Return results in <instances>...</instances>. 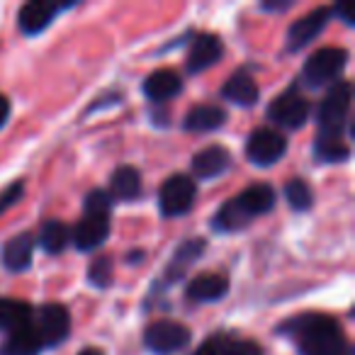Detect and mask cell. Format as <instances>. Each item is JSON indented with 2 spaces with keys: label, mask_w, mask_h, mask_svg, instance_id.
<instances>
[{
  "label": "cell",
  "mask_w": 355,
  "mask_h": 355,
  "mask_svg": "<svg viewBox=\"0 0 355 355\" xmlns=\"http://www.w3.org/2000/svg\"><path fill=\"white\" fill-rule=\"evenodd\" d=\"M205 246H207V243H205L202 239H190V241H185L183 246L178 248L175 258H173V263L168 266V280L173 282V280H178V277H183L185 270L202 256Z\"/></svg>",
  "instance_id": "cell-23"
},
{
  "label": "cell",
  "mask_w": 355,
  "mask_h": 355,
  "mask_svg": "<svg viewBox=\"0 0 355 355\" xmlns=\"http://www.w3.org/2000/svg\"><path fill=\"white\" fill-rule=\"evenodd\" d=\"M229 340H232V334H214L195 350V355H224L227 353Z\"/></svg>",
  "instance_id": "cell-28"
},
{
  "label": "cell",
  "mask_w": 355,
  "mask_h": 355,
  "mask_svg": "<svg viewBox=\"0 0 355 355\" xmlns=\"http://www.w3.org/2000/svg\"><path fill=\"white\" fill-rule=\"evenodd\" d=\"M69 239H71V229L66 227L64 222H59V219H49V222L42 224L40 243L46 253H51V256L64 251V248L69 246Z\"/></svg>",
  "instance_id": "cell-24"
},
{
  "label": "cell",
  "mask_w": 355,
  "mask_h": 355,
  "mask_svg": "<svg viewBox=\"0 0 355 355\" xmlns=\"http://www.w3.org/2000/svg\"><path fill=\"white\" fill-rule=\"evenodd\" d=\"M78 355H103V350H98V348H85V350H80Z\"/></svg>",
  "instance_id": "cell-35"
},
{
  "label": "cell",
  "mask_w": 355,
  "mask_h": 355,
  "mask_svg": "<svg viewBox=\"0 0 355 355\" xmlns=\"http://www.w3.org/2000/svg\"><path fill=\"white\" fill-rule=\"evenodd\" d=\"M285 198L290 202V207L297 209V212H306L314 205V193H311L309 183L302 180V178H292L290 183L285 185Z\"/></svg>",
  "instance_id": "cell-25"
},
{
  "label": "cell",
  "mask_w": 355,
  "mask_h": 355,
  "mask_svg": "<svg viewBox=\"0 0 355 355\" xmlns=\"http://www.w3.org/2000/svg\"><path fill=\"white\" fill-rule=\"evenodd\" d=\"M22 195H25V183L22 180H15L6 190H0V214H6V209H10L12 205L20 202Z\"/></svg>",
  "instance_id": "cell-29"
},
{
  "label": "cell",
  "mask_w": 355,
  "mask_h": 355,
  "mask_svg": "<svg viewBox=\"0 0 355 355\" xmlns=\"http://www.w3.org/2000/svg\"><path fill=\"white\" fill-rule=\"evenodd\" d=\"M232 166V156L224 146H207L193 158V173L200 178H217Z\"/></svg>",
  "instance_id": "cell-17"
},
{
  "label": "cell",
  "mask_w": 355,
  "mask_h": 355,
  "mask_svg": "<svg viewBox=\"0 0 355 355\" xmlns=\"http://www.w3.org/2000/svg\"><path fill=\"white\" fill-rule=\"evenodd\" d=\"M227 122V112L219 105H200L193 107L185 117V129L188 132H212Z\"/></svg>",
  "instance_id": "cell-21"
},
{
  "label": "cell",
  "mask_w": 355,
  "mask_h": 355,
  "mask_svg": "<svg viewBox=\"0 0 355 355\" xmlns=\"http://www.w3.org/2000/svg\"><path fill=\"white\" fill-rule=\"evenodd\" d=\"M314 153L319 161L326 163H336V161H345L350 153L348 144L345 141H324V139H316L314 144Z\"/></svg>",
  "instance_id": "cell-26"
},
{
  "label": "cell",
  "mask_w": 355,
  "mask_h": 355,
  "mask_svg": "<svg viewBox=\"0 0 355 355\" xmlns=\"http://www.w3.org/2000/svg\"><path fill=\"white\" fill-rule=\"evenodd\" d=\"M141 193V175L134 166H122L110 178V198L112 200H137Z\"/></svg>",
  "instance_id": "cell-19"
},
{
  "label": "cell",
  "mask_w": 355,
  "mask_h": 355,
  "mask_svg": "<svg viewBox=\"0 0 355 355\" xmlns=\"http://www.w3.org/2000/svg\"><path fill=\"white\" fill-rule=\"evenodd\" d=\"M224 355H263V348L258 343H253V340L232 336V340H229V345H227V353Z\"/></svg>",
  "instance_id": "cell-31"
},
{
  "label": "cell",
  "mask_w": 355,
  "mask_h": 355,
  "mask_svg": "<svg viewBox=\"0 0 355 355\" xmlns=\"http://www.w3.org/2000/svg\"><path fill=\"white\" fill-rule=\"evenodd\" d=\"M258 95H261V90H258L256 80H253L248 73H243V71L241 73H234L222 88V98H227L229 103L243 105V107L256 105Z\"/></svg>",
  "instance_id": "cell-18"
},
{
  "label": "cell",
  "mask_w": 355,
  "mask_h": 355,
  "mask_svg": "<svg viewBox=\"0 0 355 355\" xmlns=\"http://www.w3.org/2000/svg\"><path fill=\"white\" fill-rule=\"evenodd\" d=\"M229 292V277L224 272H205L188 285V297L193 302H217Z\"/></svg>",
  "instance_id": "cell-15"
},
{
  "label": "cell",
  "mask_w": 355,
  "mask_h": 355,
  "mask_svg": "<svg viewBox=\"0 0 355 355\" xmlns=\"http://www.w3.org/2000/svg\"><path fill=\"white\" fill-rule=\"evenodd\" d=\"M8 117H10V100L6 95H0V129L6 127Z\"/></svg>",
  "instance_id": "cell-32"
},
{
  "label": "cell",
  "mask_w": 355,
  "mask_h": 355,
  "mask_svg": "<svg viewBox=\"0 0 355 355\" xmlns=\"http://www.w3.org/2000/svg\"><path fill=\"white\" fill-rule=\"evenodd\" d=\"M224 54V44L217 35H200L198 40L193 42L188 54V71L198 73V71H205L209 66H214Z\"/></svg>",
  "instance_id": "cell-13"
},
{
  "label": "cell",
  "mask_w": 355,
  "mask_h": 355,
  "mask_svg": "<svg viewBox=\"0 0 355 355\" xmlns=\"http://www.w3.org/2000/svg\"><path fill=\"white\" fill-rule=\"evenodd\" d=\"M287 151V139L285 134H280L277 129H256V132L248 137L246 153L248 161L256 163V166H272L277 163Z\"/></svg>",
  "instance_id": "cell-8"
},
{
  "label": "cell",
  "mask_w": 355,
  "mask_h": 355,
  "mask_svg": "<svg viewBox=\"0 0 355 355\" xmlns=\"http://www.w3.org/2000/svg\"><path fill=\"white\" fill-rule=\"evenodd\" d=\"M112 209V198H110L105 190H93L85 200V212H95V214H110Z\"/></svg>",
  "instance_id": "cell-30"
},
{
  "label": "cell",
  "mask_w": 355,
  "mask_h": 355,
  "mask_svg": "<svg viewBox=\"0 0 355 355\" xmlns=\"http://www.w3.org/2000/svg\"><path fill=\"white\" fill-rule=\"evenodd\" d=\"M27 324H32V306L27 302L0 300V331L12 334Z\"/></svg>",
  "instance_id": "cell-22"
},
{
  "label": "cell",
  "mask_w": 355,
  "mask_h": 355,
  "mask_svg": "<svg viewBox=\"0 0 355 355\" xmlns=\"http://www.w3.org/2000/svg\"><path fill=\"white\" fill-rule=\"evenodd\" d=\"M331 12H336V15H338L340 20L345 22V25H353V17H350V12H348V8H345V6H336V8H331Z\"/></svg>",
  "instance_id": "cell-33"
},
{
  "label": "cell",
  "mask_w": 355,
  "mask_h": 355,
  "mask_svg": "<svg viewBox=\"0 0 355 355\" xmlns=\"http://www.w3.org/2000/svg\"><path fill=\"white\" fill-rule=\"evenodd\" d=\"M107 234H110V214L85 212V217L71 232V239H73L78 251H95V248L105 243Z\"/></svg>",
  "instance_id": "cell-9"
},
{
  "label": "cell",
  "mask_w": 355,
  "mask_h": 355,
  "mask_svg": "<svg viewBox=\"0 0 355 355\" xmlns=\"http://www.w3.org/2000/svg\"><path fill=\"white\" fill-rule=\"evenodd\" d=\"M35 331L42 340V348H54V345L64 343L69 338L71 331V314L66 306L61 304H44L37 311Z\"/></svg>",
  "instance_id": "cell-6"
},
{
  "label": "cell",
  "mask_w": 355,
  "mask_h": 355,
  "mask_svg": "<svg viewBox=\"0 0 355 355\" xmlns=\"http://www.w3.org/2000/svg\"><path fill=\"white\" fill-rule=\"evenodd\" d=\"M277 331L290 336L302 355H350V345L340 326L326 314L306 311L292 316Z\"/></svg>",
  "instance_id": "cell-1"
},
{
  "label": "cell",
  "mask_w": 355,
  "mask_h": 355,
  "mask_svg": "<svg viewBox=\"0 0 355 355\" xmlns=\"http://www.w3.org/2000/svg\"><path fill=\"white\" fill-rule=\"evenodd\" d=\"M42 350V340L37 336L35 326L27 324L22 329L8 334V340L0 348V355H37Z\"/></svg>",
  "instance_id": "cell-20"
},
{
  "label": "cell",
  "mask_w": 355,
  "mask_h": 355,
  "mask_svg": "<svg viewBox=\"0 0 355 355\" xmlns=\"http://www.w3.org/2000/svg\"><path fill=\"white\" fill-rule=\"evenodd\" d=\"M112 258L110 256H98L88 268V280L95 287H110L112 285Z\"/></svg>",
  "instance_id": "cell-27"
},
{
  "label": "cell",
  "mask_w": 355,
  "mask_h": 355,
  "mask_svg": "<svg viewBox=\"0 0 355 355\" xmlns=\"http://www.w3.org/2000/svg\"><path fill=\"white\" fill-rule=\"evenodd\" d=\"M144 343L156 355H173L190 343V329L168 319L153 321L146 329V334H144Z\"/></svg>",
  "instance_id": "cell-4"
},
{
  "label": "cell",
  "mask_w": 355,
  "mask_h": 355,
  "mask_svg": "<svg viewBox=\"0 0 355 355\" xmlns=\"http://www.w3.org/2000/svg\"><path fill=\"white\" fill-rule=\"evenodd\" d=\"M183 90V80L175 71H168V69H161V71H153L151 76L146 78L144 83V93H146L148 100L153 103H166L171 100L173 95H178Z\"/></svg>",
  "instance_id": "cell-16"
},
{
  "label": "cell",
  "mask_w": 355,
  "mask_h": 355,
  "mask_svg": "<svg viewBox=\"0 0 355 355\" xmlns=\"http://www.w3.org/2000/svg\"><path fill=\"white\" fill-rule=\"evenodd\" d=\"M32 253H35V239H32V234L27 232L15 234L3 246V263H6L8 270L22 272L32 266Z\"/></svg>",
  "instance_id": "cell-14"
},
{
  "label": "cell",
  "mask_w": 355,
  "mask_h": 355,
  "mask_svg": "<svg viewBox=\"0 0 355 355\" xmlns=\"http://www.w3.org/2000/svg\"><path fill=\"white\" fill-rule=\"evenodd\" d=\"M198 198V188L190 175H171L166 183L161 185L158 193V207L166 217H180V214L190 212Z\"/></svg>",
  "instance_id": "cell-3"
},
{
  "label": "cell",
  "mask_w": 355,
  "mask_h": 355,
  "mask_svg": "<svg viewBox=\"0 0 355 355\" xmlns=\"http://www.w3.org/2000/svg\"><path fill=\"white\" fill-rule=\"evenodd\" d=\"M292 3H263V10H270V12H280V10H287Z\"/></svg>",
  "instance_id": "cell-34"
},
{
  "label": "cell",
  "mask_w": 355,
  "mask_h": 355,
  "mask_svg": "<svg viewBox=\"0 0 355 355\" xmlns=\"http://www.w3.org/2000/svg\"><path fill=\"white\" fill-rule=\"evenodd\" d=\"M350 83H336L319 105V137L324 141H343V129L350 112Z\"/></svg>",
  "instance_id": "cell-2"
},
{
  "label": "cell",
  "mask_w": 355,
  "mask_h": 355,
  "mask_svg": "<svg viewBox=\"0 0 355 355\" xmlns=\"http://www.w3.org/2000/svg\"><path fill=\"white\" fill-rule=\"evenodd\" d=\"M232 202H234V207L239 209V214H241L246 222H251L253 217L270 212V209L275 207V190L266 183H258V185L246 188L239 198H234Z\"/></svg>",
  "instance_id": "cell-11"
},
{
  "label": "cell",
  "mask_w": 355,
  "mask_h": 355,
  "mask_svg": "<svg viewBox=\"0 0 355 355\" xmlns=\"http://www.w3.org/2000/svg\"><path fill=\"white\" fill-rule=\"evenodd\" d=\"M345 64H348V51L338 49V46H326L319 49L306 59L304 64V80L309 85H324L336 80L343 73Z\"/></svg>",
  "instance_id": "cell-5"
},
{
  "label": "cell",
  "mask_w": 355,
  "mask_h": 355,
  "mask_svg": "<svg viewBox=\"0 0 355 355\" xmlns=\"http://www.w3.org/2000/svg\"><path fill=\"white\" fill-rule=\"evenodd\" d=\"M329 17H331V8H316L309 15L297 20L295 25L287 30V49L290 51L304 49V46L309 44V42H314L316 35L324 30Z\"/></svg>",
  "instance_id": "cell-10"
},
{
  "label": "cell",
  "mask_w": 355,
  "mask_h": 355,
  "mask_svg": "<svg viewBox=\"0 0 355 355\" xmlns=\"http://www.w3.org/2000/svg\"><path fill=\"white\" fill-rule=\"evenodd\" d=\"M311 112V105L306 103V98H302L297 93V88L285 90L280 98H275L268 107V119L275 122L277 127H285V129H300L306 124Z\"/></svg>",
  "instance_id": "cell-7"
},
{
  "label": "cell",
  "mask_w": 355,
  "mask_h": 355,
  "mask_svg": "<svg viewBox=\"0 0 355 355\" xmlns=\"http://www.w3.org/2000/svg\"><path fill=\"white\" fill-rule=\"evenodd\" d=\"M66 6L59 3H46V0H35V3H27L20 10V30L25 35H40L46 27L54 22V17L64 10Z\"/></svg>",
  "instance_id": "cell-12"
}]
</instances>
